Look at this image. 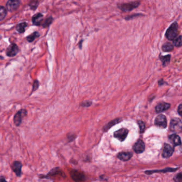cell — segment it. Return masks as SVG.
Returning a JSON list of instances; mask_svg holds the SVG:
<instances>
[{"label": "cell", "instance_id": "obj_1", "mask_svg": "<svg viewBox=\"0 0 182 182\" xmlns=\"http://www.w3.org/2000/svg\"><path fill=\"white\" fill-rule=\"evenodd\" d=\"M179 26L177 22H174L170 25L166 33V36L170 41L174 40L179 34Z\"/></svg>", "mask_w": 182, "mask_h": 182}, {"label": "cell", "instance_id": "obj_2", "mask_svg": "<svg viewBox=\"0 0 182 182\" xmlns=\"http://www.w3.org/2000/svg\"><path fill=\"white\" fill-rule=\"evenodd\" d=\"M140 4V2L139 1L132 2L127 3L120 4L118 5V7L123 11L127 12L130 11L139 7Z\"/></svg>", "mask_w": 182, "mask_h": 182}, {"label": "cell", "instance_id": "obj_3", "mask_svg": "<svg viewBox=\"0 0 182 182\" xmlns=\"http://www.w3.org/2000/svg\"><path fill=\"white\" fill-rule=\"evenodd\" d=\"M27 115V110L25 109H22L19 110L13 117V122L15 126L19 127L22 123L23 117Z\"/></svg>", "mask_w": 182, "mask_h": 182}, {"label": "cell", "instance_id": "obj_4", "mask_svg": "<svg viewBox=\"0 0 182 182\" xmlns=\"http://www.w3.org/2000/svg\"><path fill=\"white\" fill-rule=\"evenodd\" d=\"M170 129L173 132H181L182 129V122L179 118L172 119L170 125Z\"/></svg>", "mask_w": 182, "mask_h": 182}, {"label": "cell", "instance_id": "obj_5", "mask_svg": "<svg viewBox=\"0 0 182 182\" xmlns=\"http://www.w3.org/2000/svg\"><path fill=\"white\" fill-rule=\"evenodd\" d=\"M11 168L13 172L18 177H20L22 175L23 163L20 161H14L11 166Z\"/></svg>", "mask_w": 182, "mask_h": 182}, {"label": "cell", "instance_id": "obj_6", "mask_svg": "<svg viewBox=\"0 0 182 182\" xmlns=\"http://www.w3.org/2000/svg\"><path fill=\"white\" fill-rule=\"evenodd\" d=\"M19 51V47L15 43L11 44L6 50V55L9 57H14Z\"/></svg>", "mask_w": 182, "mask_h": 182}, {"label": "cell", "instance_id": "obj_7", "mask_svg": "<svg viewBox=\"0 0 182 182\" xmlns=\"http://www.w3.org/2000/svg\"><path fill=\"white\" fill-rule=\"evenodd\" d=\"M128 134V130L126 128H121L114 133V137L121 142L126 139Z\"/></svg>", "mask_w": 182, "mask_h": 182}, {"label": "cell", "instance_id": "obj_8", "mask_svg": "<svg viewBox=\"0 0 182 182\" xmlns=\"http://www.w3.org/2000/svg\"><path fill=\"white\" fill-rule=\"evenodd\" d=\"M71 177L73 181L76 182H83L85 179L84 174L77 170H73L70 172Z\"/></svg>", "mask_w": 182, "mask_h": 182}, {"label": "cell", "instance_id": "obj_9", "mask_svg": "<svg viewBox=\"0 0 182 182\" xmlns=\"http://www.w3.org/2000/svg\"><path fill=\"white\" fill-rule=\"evenodd\" d=\"M20 5L19 0H9L7 3V9L10 12L16 10Z\"/></svg>", "mask_w": 182, "mask_h": 182}, {"label": "cell", "instance_id": "obj_10", "mask_svg": "<svg viewBox=\"0 0 182 182\" xmlns=\"http://www.w3.org/2000/svg\"><path fill=\"white\" fill-rule=\"evenodd\" d=\"M133 150L137 153H142L145 150V144L143 141L138 140L133 146Z\"/></svg>", "mask_w": 182, "mask_h": 182}, {"label": "cell", "instance_id": "obj_11", "mask_svg": "<svg viewBox=\"0 0 182 182\" xmlns=\"http://www.w3.org/2000/svg\"><path fill=\"white\" fill-rule=\"evenodd\" d=\"M174 152V149L172 146H170L168 144H165L163 151H162V156L163 157L168 158L172 156V153Z\"/></svg>", "mask_w": 182, "mask_h": 182}, {"label": "cell", "instance_id": "obj_12", "mask_svg": "<svg viewBox=\"0 0 182 182\" xmlns=\"http://www.w3.org/2000/svg\"><path fill=\"white\" fill-rule=\"evenodd\" d=\"M155 124L161 128H165L167 126V120L165 116L162 115L158 116L155 119Z\"/></svg>", "mask_w": 182, "mask_h": 182}, {"label": "cell", "instance_id": "obj_13", "mask_svg": "<svg viewBox=\"0 0 182 182\" xmlns=\"http://www.w3.org/2000/svg\"><path fill=\"white\" fill-rule=\"evenodd\" d=\"M133 154L131 152H123L119 153L117 157L120 160L124 161H127L129 160V159H131L132 157Z\"/></svg>", "mask_w": 182, "mask_h": 182}, {"label": "cell", "instance_id": "obj_14", "mask_svg": "<svg viewBox=\"0 0 182 182\" xmlns=\"http://www.w3.org/2000/svg\"><path fill=\"white\" fill-rule=\"evenodd\" d=\"M170 106V105L169 103H160L156 106V111L157 113H161L165 110L168 109Z\"/></svg>", "mask_w": 182, "mask_h": 182}, {"label": "cell", "instance_id": "obj_15", "mask_svg": "<svg viewBox=\"0 0 182 182\" xmlns=\"http://www.w3.org/2000/svg\"><path fill=\"white\" fill-rule=\"evenodd\" d=\"M43 20V15L41 13H37L32 18V21L34 25L40 26Z\"/></svg>", "mask_w": 182, "mask_h": 182}, {"label": "cell", "instance_id": "obj_16", "mask_svg": "<svg viewBox=\"0 0 182 182\" xmlns=\"http://www.w3.org/2000/svg\"><path fill=\"white\" fill-rule=\"evenodd\" d=\"M169 139L175 146H179L181 144V140L180 137L176 134H172L170 136Z\"/></svg>", "mask_w": 182, "mask_h": 182}, {"label": "cell", "instance_id": "obj_17", "mask_svg": "<svg viewBox=\"0 0 182 182\" xmlns=\"http://www.w3.org/2000/svg\"><path fill=\"white\" fill-rule=\"evenodd\" d=\"M122 120V119L120 118H117V119H114L112 121H111L109 123H108L104 127H103V130L104 131H106L108 130V129L110 128L111 127H113V126H114L115 125H116L117 124L119 123V122H120Z\"/></svg>", "mask_w": 182, "mask_h": 182}, {"label": "cell", "instance_id": "obj_18", "mask_svg": "<svg viewBox=\"0 0 182 182\" xmlns=\"http://www.w3.org/2000/svg\"><path fill=\"white\" fill-rule=\"evenodd\" d=\"M39 36H40V34L38 33V32H35L33 33L31 35H29L27 37L26 39L28 42L31 43V42H33L34 40Z\"/></svg>", "mask_w": 182, "mask_h": 182}, {"label": "cell", "instance_id": "obj_19", "mask_svg": "<svg viewBox=\"0 0 182 182\" xmlns=\"http://www.w3.org/2000/svg\"><path fill=\"white\" fill-rule=\"evenodd\" d=\"M27 26L26 23H23L18 24L16 27V30L19 33H23L25 31V28Z\"/></svg>", "mask_w": 182, "mask_h": 182}, {"label": "cell", "instance_id": "obj_20", "mask_svg": "<svg viewBox=\"0 0 182 182\" xmlns=\"http://www.w3.org/2000/svg\"><path fill=\"white\" fill-rule=\"evenodd\" d=\"M174 49V47L171 43H167L162 45V49L165 52L172 51Z\"/></svg>", "mask_w": 182, "mask_h": 182}, {"label": "cell", "instance_id": "obj_21", "mask_svg": "<svg viewBox=\"0 0 182 182\" xmlns=\"http://www.w3.org/2000/svg\"><path fill=\"white\" fill-rule=\"evenodd\" d=\"M7 11L6 9L2 6H0V21L3 20L6 17Z\"/></svg>", "mask_w": 182, "mask_h": 182}, {"label": "cell", "instance_id": "obj_22", "mask_svg": "<svg viewBox=\"0 0 182 182\" xmlns=\"http://www.w3.org/2000/svg\"><path fill=\"white\" fill-rule=\"evenodd\" d=\"M174 45L176 47H180L182 46V36L176 38L173 42Z\"/></svg>", "mask_w": 182, "mask_h": 182}, {"label": "cell", "instance_id": "obj_23", "mask_svg": "<svg viewBox=\"0 0 182 182\" xmlns=\"http://www.w3.org/2000/svg\"><path fill=\"white\" fill-rule=\"evenodd\" d=\"M160 60H161L163 65L164 66H166L170 62V56L169 55L166 56H160Z\"/></svg>", "mask_w": 182, "mask_h": 182}, {"label": "cell", "instance_id": "obj_24", "mask_svg": "<svg viewBox=\"0 0 182 182\" xmlns=\"http://www.w3.org/2000/svg\"><path fill=\"white\" fill-rule=\"evenodd\" d=\"M52 20H53V19H52V17H50V18H47V19H46L45 21H44V23H43V26L44 27H47L49 26L50 24L52 23Z\"/></svg>", "mask_w": 182, "mask_h": 182}, {"label": "cell", "instance_id": "obj_25", "mask_svg": "<svg viewBox=\"0 0 182 182\" xmlns=\"http://www.w3.org/2000/svg\"><path fill=\"white\" fill-rule=\"evenodd\" d=\"M138 124H139V125L140 132L141 133L144 132V130H145V128H146L144 123H143L142 121L139 120V121L138 122Z\"/></svg>", "mask_w": 182, "mask_h": 182}, {"label": "cell", "instance_id": "obj_26", "mask_svg": "<svg viewBox=\"0 0 182 182\" xmlns=\"http://www.w3.org/2000/svg\"><path fill=\"white\" fill-rule=\"evenodd\" d=\"M29 5H30V7L32 9L35 10V9H36L38 5V2L36 1H32L30 2Z\"/></svg>", "mask_w": 182, "mask_h": 182}, {"label": "cell", "instance_id": "obj_27", "mask_svg": "<svg viewBox=\"0 0 182 182\" xmlns=\"http://www.w3.org/2000/svg\"><path fill=\"white\" fill-rule=\"evenodd\" d=\"M38 87H39V82L37 80H35L34 81L33 85L32 92H35L36 90L38 89Z\"/></svg>", "mask_w": 182, "mask_h": 182}, {"label": "cell", "instance_id": "obj_28", "mask_svg": "<svg viewBox=\"0 0 182 182\" xmlns=\"http://www.w3.org/2000/svg\"><path fill=\"white\" fill-rule=\"evenodd\" d=\"M175 182H182V172H179L174 177Z\"/></svg>", "mask_w": 182, "mask_h": 182}, {"label": "cell", "instance_id": "obj_29", "mask_svg": "<svg viewBox=\"0 0 182 182\" xmlns=\"http://www.w3.org/2000/svg\"><path fill=\"white\" fill-rule=\"evenodd\" d=\"M178 112L179 115L182 117V104H180L178 108Z\"/></svg>", "mask_w": 182, "mask_h": 182}, {"label": "cell", "instance_id": "obj_30", "mask_svg": "<svg viewBox=\"0 0 182 182\" xmlns=\"http://www.w3.org/2000/svg\"><path fill=\"white\" fill-rule=\"evenodd\" d=\"M91 102H86L83 103L82 106H85V107L87 106H87H91Z\"/></svg>", "mask_w": 182, "mask_h": 182}, {"label": "cell", "instance_id": "obj_31", "mask_svg": "<svg viewBox=\"0 0 182 182\" xmlns=\"http://www.w3.org/2000/svg\"><path fill=\"white\" fill-rule=\"evenodd\" d=\"M0 182H7L6 179L5 178V177H4L3 176H0Z\"/></svg>", "mask_w": 182, "mask_h": 182}, {"label": "cell", "instance_id": "obj_32", "mask_svg": "<svg viewBox=\"0 0 182 182\" xmlns=\"http://www.w3.org/2000/svg\"><path fill=\"white\" fill-rule=\"evenodd\" d=\"M0 59L3 60L4 59V58L2 56H0Z\"/></svg>", "mask_w": 182, "mask_h": 182}]
</instances>
